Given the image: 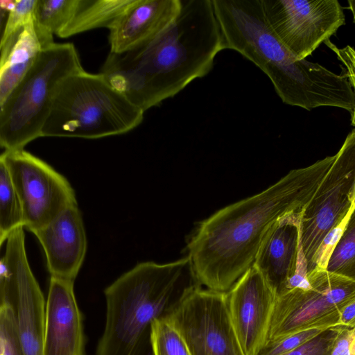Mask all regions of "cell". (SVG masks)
<instances>
[{
    "instance_id": "23",
    "label": "cell",
    "mask_w": 355,
    "mask_h": 355,
    "mask_svg": "<svg viewBox=\"0 0 355 355\" xmlns=\"http://www.w3.org/2000/svg\"><path fill=\"white\" fill-rule=\"evenodd\" d=\"M0 355H24L19 340L15 309L0 305Z\"/></svg>"
},
{
    "instance_id": "32",
    "label": "cell",
    "mask_w": 355,
    "mask_h": 355,
    "mask_svg": "<svg viewBox=\"0 0 355 355\" xmlns=\"http://www.w3.org/2000/svg\"><path fill=\"white\" fill-rule=\"evenodd\" d=\"M351 355H355V336L351 346Z\"/></svg>"
},
{
    "instance_id": "3",
    "label": "cell",
    "mask_w": 355,
    "mask_h": 355,
    "mask_svg": "<svg viewBox=\"0 0 355 355\" xmlns=\"http://www.w3.org/2000/svg\"><path fill=\"white\" fill-rule=\"evenodd\" d=\"M196 284L188 256L166 263L141 262L121 275L104 291L106 320L96 355H146L153 321Z\"/></svg>"
},
{
    "instance_id": "2",
    "label": "cell",
    "mask_w": 355,
    "mask_h": 355,
    "mask_svg": "<svg viewBox=\"0 0 355 355\" xmlns=\"http://www.w3.org/2000/svg\"><path fill=\"white\" fill-rule=\"evenodd\" d=\"M175 19L144 45L110 53L101 73L144 112L175 96L212 69L224 50L211 0H181Z\"/></svg>"
},
{
    "instance_id": "31",
    "label": "cell",
    "mask_w": 355,
    "mask_h": 355,
    "mask_svg": "<svg viewBox=\"0 0 355 355\" xmlns=\"http://www.w3.org/2000/svg\"><path fill=\"white\" fill-rule=\"evenodd\" d=\"M349 8L353 14L354 23H355V0L348 1Z\"/></svg>"
},
{
    "instance_id": "13",
    "label": "cell",
    "mask_w": 355,
    "mask_h": 355,
    "mask_svg": "<svg viewBox=\"0 0 355 355\" xmlns=\"http://www.w3.org/2000/svg\"><path fill=\"white\" fill-rule=\"evenodd\" d=\"M303 211L288 215L274 225L252 265L277 296L308 284L307 263L301 243Z\"/></svg>"
},
{
    "instance_id": "22",
    "label": "cell",
    "mask_w": 355,
    "mask_h": 355,
    "mask_svg": "<svg viewBox=\"0 0 355 355\" xmlns=\"http://www.w3.org/2000/svg\"><path fill=\"white\" fill-rule=\"evenodd\" d=\"M150 344L153 355H191L182 336L166 315L153 321Z\"/></svg>"
},
{
    "instance_id": "1",
    "label": "cell",
    "mask_w": 355,
    "mask_h": 355,
    "mask_svg": "<svg viewBox=\"0 0 355 355\" xmlns=\"http://www.w3.org/2000/svg\"><path fill=\"white\" fill-rule=\"evenodd\" d=\"M336 157L293 169L266 189L202 221L187 246L200 285L227 292L252 266L274 225L304 210Z\"/></svg>"
},
{
    "instance_id": "14",
    "label": "cell",
    "mask_w": 355,
    "mask_h": 355,
    "mask_svg": "<svg viewBox=\"0 0 355 355\" xmlns=\"http://www.w3.org/2000/svg\"><path fill=\"white\" fill-rule=\"evenodd\" d=\"M84 345L73 281L51 277L45 308L44 355H84Z\"/></svg>"
},
{
    "instance_id": "4",
    "label": "cell",
    "mask_w": 355,
    "mask_h": 355,
    "mask_svg": "<svg viewBox=\"0 0 355 355\" xmlns=\"http://www.w3.org/2000/svg\"><path fill=\"white\" fill-rule=\"evenodd\" d=\"M144 113L101 73L83 69L58 86L42 137L93 139L123 135L142 122Z\"/></svg>"
},
{
    "instance_id": "33",
    "label": "cell",
    "mask_w": 355,
    "mask_h": 355,
    "mask_svg": "<svg viewBox=\"0 0 355 355\" xmlns=\"http://www.w3.org/2000/svg\"><path fill=\"white\" fill-rule=\"evenodd\" d=\"M352 202H353V205H355V184H354V190H353V193H352Z\"/></svg>"
},
{
    "instance_id": "5",
    "label": "cell",
    "mask_w": 355,
    "mask_h": 355,
    "mask_svg": "<svg viewBox=\"0 0 355 355\" xmlns=\"http://www.w3.org/2000/svg\"><path fill=\"white\" fill-rule=\"evenodd\" d=\"M82 70L72 43H54L43 49L26 76L0 104L1 146L6 151L21 150L42 137L58 86Z\"/></svg>"
},
{
    "instance_id": "16",
    "label": "cell",
    "mask_w": 355,
    "mask_h": 355,
    "mask_svg": "<svg viewBox=\"0 0 355 355\" xmlns=\"http://www.w3.org/2000/svg\"><path fill=\"white\" fill-rule=\"evenodd\" d=\"M181 0H134L109 28L110 52L135 50L157 36L177 17Z\"/></svg>"
},
{
    "instance_id": "17",
    "label": "cell",
    "mask_w": 355,
    "mask_h": 355,
    "mask_svg": "<svg viewBox=\"0 0 355 355\" xmlns=\"http://www.w3.org/2000/svg\"><path fill=\"white\" fill-rule=\"evenodd\" d=\"M0 104L30 70L43 49L33 21L0 43Z\"/></svg>"
},
{
    "instance_id": "12",
    "label": "cell",
    "mask_w": 355,
    "mask_h": 355,
    "mask_svg": "<svg viewBox=\"0 0 355 355\" xmlns=\"http://www.w3.org/2000/svg\"><path fill=\"white\" fill-rule=\"evenodd\" d=\"M226 293L230 320L243 355H259L266 342L275 293L252 266Z\"/></svg>"
},
{
    "instance_id": "19",
    "label": "cell",
    "mask_w": 355,
    "mask_h": 355,
    "mask_svg": "<svg viewBox=\"0 0 355 355\" xmlns=\"http://www.w3.org/2000/svg\"><path fill=\"white\" fill-rule=\"evenodd\" d=\"M78 0H37L33 26L43 49L55 42L53 35L60 33L71 20Z\"/></svg>"
},
{
    "instance_id": "28",
    "label": "cell",
    "mask_w": 355,
    "mask_h": 355,
    "mask_svg": "<svg viewBox=\"0 0 355 355\" xmlns=\"http://www.w3.org/2000/svg\"><path fill=\"white\" fill-rule=\"evenodd\" d=\"M355 336V328L340 326L330 355H351V346Z\"/></svg>"
},
{
    "instance_id": "8",
    "label": "cell",
    "mask_w": 355,
    "mask_h": 355,
    "mask_svg": "<svg viewBox=\"0 0 355 355\" xmlns=\"http://www.w3.org/2000/svg\"><path fill=\"white\" fill-rule=\"evenodd\" d=\"M336 155L333 164L302 212L301 243L308 272L312 270L314 257L324 238L354 207L355 129Z\"/></svg>"
},
{
    "instance_id": "10",
    "label": "cell",
    "mask_w": 355,
    "mask_h": 355,
    "mask_svg": "<svg viewBox=\"0 0 355 355\" xmlns=\"http://www.w3.org/2000/svg\"><path fill=\"white\" fill-rule=\"evenodd\" d=\"M0 291L1 296L14 302L24 354L44 355L46 304L28 261L23 226L6 241L0 261Z\"/></svg>"
},
{
    "instance_id": "7",
    "label": "cell",
    "mask_w": 355,
    "mask_h": 355,
    "mask_svg": "<svg viewBox=\"0 0 355 355\" xmlns=\"http://www.w3.org/2000/svg\"><path fill=\"white\" fill-rule=\"evenodd\" d=\"M165 315L182 336L191 355H243L230 320L226 293L191 285Z\"/></svg>"
},
{
    "instance_id": "18",
    "label": "cell",
    "mask_w": 355,
    "mask_h": 355,
    "mask_svg": "<svg viewBox=\"0 0 355 355\" xmlns=\"http://www.w3.org/2000/svg\"><path fill=\"white\" fill-rule=\"evenodd\" d=\"M134 0H78L73 17L57 35L69 37L97 28L112 26Z\"/></svg>"
},
{
    "instance_id": "29",
    "label": "cell",
    "mask_w": 355,
    "mask_h": 355,
    "mask_svg": "<svg viewBox=\"0 0 355 355\" xmlns=\"http://www.w3.org/2000/svg\"><path fill=\"white\" fill-rule=\"evenodd\" d=\"M339 326L355 328V300L345 306L340 313Z\"/></svg>"
},
{
    "instance_id": "21",
    "label": "cell",
    "mask_w": 355,
    "mask_h": 355,
    "mask_svg": "<svg viewBox=\"0 0 355 355\" xmlns=\"http://www.w3.org/2000/svg\"><path fill=\"white\" fill-rule=\"evenodd\" d=\"M326 270L355 279V205L331 252Z\"/></svg>"
},
{
    "instance_id": "30",
    "label": "cell",
    "mask_w": 355,
    "mask_h": 355,
    "mask_svg": "<svg viewBox=\"0 0 355 355\" xmlns=\"http://www.w3.org/2000/svg\"><path fill=\"white\" fill-rule=\"evenodd\" d=\"M17 0H0L1 10L9 13L15 7Z\"/></svg>"
},
{
    "instance_id": "24",
    "label": "cell",
    "mask_w": 355,
    "mask_h": 355,
    "mask_svg": "<svg viewBox=\"0 0 355 355\" xmlns=\"http://www.w3.org/2000/svg\"><path fill=\"white\" fill-rule=\"evenodd\" d=\"M339 329L340 326L326 329L283 355H330Z\"/></svg>"
},
{
    "instance_id": "20",
    "label": "cell",
    "mask_w": 355,
    "mask_h": 355,
    "mask_svg": "<svg viewBox=\"0 0 355 355\" xmlns=\"http://www.w3.org/2000/svg\"><path fill=\"white\" fill-rule=\"evenodd\" d=\"M24 227L20 200L5 164L0 160V245L17 228Z\"/></svg>"
},
{
    "instance_id": "26",
    "label": "cell",
    "mask_w": 355,
    "mask_h": 355,
    "mask_svg": "<svg viewBox=\"0 0 355 355\" xmlns=\"http://www.w3.org/2000/svg\"><path fill=\"white\" fill-rule=\"evenodd\" d=\"M326 329H309L266 344L259 355H283L300 346Z\"/></svg>"
},
{
    "instance_id": "27",
    "label": "cell",
    "mask_w": 355,
    "mask_h": 355,
    "mask_svg": "<svg viewBox=\"0 0 355 355\" xmlns=\"http://www.w3.org/2000/svg\"><path fill=\"white\" fill-rule=\"evenodd\" d=\"M324 44L336 54L337 58L343 64L344 75L347 78L354 94L355 99V49L347 45L343 48H339L329 40ZM352 125L355 126V104L351 113Z\"/></svg>"
},
{
    "instance_id": "9",
    "label": "cell",
    "mask_w": 355,
    "mask_h": 355,
    "mask_svg": "<svg viewBox=\"0 0 355 355\" xmlns=\"http://www.w3.org/2000/svg\"><path fill=\"white\" fill-rule=\"evenodd\" d=\"M0 160L7 167L20 200L24 227L31 232L78 205L69 181L41 159L21 149L4 150Z\"/></svg>"
},
{
    "instance_id": "25",
    "label": "cell",
    "mask_w": 355,
    "mask_h": 355,
    "mask_svg": "<svg viewBox=\"0 0 355 355\" xmlns=\"http://www.w3.org/2000/svg\"><path fill=\"white\" fill-rule=\"evenodd\" d=\"M37 0H17L15 7L7 16L1 35V42L23 26L33 21Z\"/></svg>"
},
{
    "instance_id": "11",
    "label": "cell",
    "mask_w": 355,
    "mask_h": 355,
    "mask_svg": "<svg viewBox=\"0 0 355 355\" xmlns=\"http://www.w3.org/2000/svg\"><path fill=\"white\" fill-rule=\"evenodd\" d=\"M265 19L284 46L304 60L345 24L337 0H261Z\"/></svg>"
},
{
    "instance_id": "15",
    "label": "cell",
    "mask_w": 355,
    "mask_h": 355,
    "mask_svg": "<svg viewBox=\"0 0 355 355\" xmlns=\"http://www.w3.org/2000/svg\"><path fill=\"white\" fill-rule=\"evenodd\" d=\"M33 234L44 251L51 277L74 282L87 250L86 233L78 205L67 209Z\"/></svg>"
},
{
    "instance_id": "6",
    "label": "cell",
    "mask_w": 355,
    "mask_h": 355,
    "mask_svg": "<svg viewBox=\"0 0 355 355\" xmlns=\"http://www.w3.org/2000/svg\"><path fill=\"white\" fill-rule=\"evenodd\" d=\"M307 279L306 286L276 297L266 344L309 329L339 326L341 311L355 300V279L326 269L311 270Z\"/></svg>"
}]
</instances>
